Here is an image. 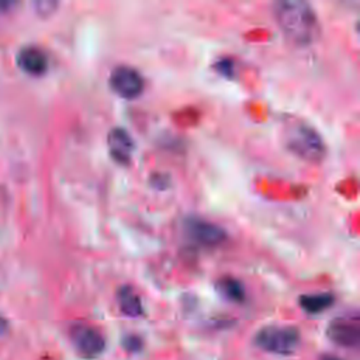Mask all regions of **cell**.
I'll return each instance as SVG.
<instances>
[{
  "label": "cell",
  "instance_id": "2e32d148",
  "mask_svg": "<svg viewBox=\"0 0 360 360\" xmlns=\"http://www.w3.org/2000/svg\"><path fill=\"white\" fill-rule=\"evenodd\" d=\"M7 329H8V322H7V319L0 314V335L6 333Z\"/></svg>",
  "mask_w": 360,
  "mask_h": 360
},
{
  "label": "cell",
  "instance_id": "52a82bcc",
  "mask_svg": "<svg viewBox=\"0 0 360 360\" xmlns=\"http://www.w3.org/2000/svg\"><path fill=\"white\" fill-rule=\"evenodd\" d=\"M186 235L201 246H217L226 239V232L219 225L201 218L190 217L184 221Z\"/></svg>",
  "mask_w": 360,
  "mask_h": 360
},
{
  "label": "cell",
  "instance_id": "8fae6325",
  "mask_svg": "<svg viewBox=\"0 0 360 360\" xmlns=\"http://www.w3.org/2000/svg\"><path fill=\"white\" fill-rule=\"evenodd\" d=\"M333 301H335V297L329 292L307 294L300 297V305L308 314H319L326 308L332 307Z\"/></svg>",
  "mask_w": 360,
  "mask_h": 360
},
{
  "label": "cell",
  "instance_id": "7a4b0ae2",
  "mask_svg": "<svg viewBox=\"0 0 360 360\" xmlns=\"http://www.w3.org/2000/svg\"><path fill=\"white\" fill-rule=\"evenodd\" d=\"M287 148L298 158L316 163L321 162L326 153L325 142L321 135L308 124H292L285 134Z\"/></svg>",
  "mask_w": 360,
  "mask_h": 360
},
{
  "label": "cell",
  "instance_id": "6da1fadb",
  "mask_svg": "<svg viewBox=\"0 0 360 360\" xmlns=\"http://www.w3.org/2000/svg\"><path fill=\"white\" fill-rule=\"evenodd\" d=\"M273 14L283 34L294 45H311L319 37L316 13L307 1L280 0L273 4Z\"/></svg>",
  "mask_w": 360,
  "mask_h": 360
},
{
  "label": "cell",
  "instance_id": "7c38bea8",
  "mask_svg": "<svg viewBox=\"0 0 360 360\" xmlns=\"http://www.w3.org/2000/svg\"><path fill=\"white\" fill-rule=\"evenodd\" d=\"M217 290L224 298L233 302H242L246 297L243 284L233 277H222L221 280H218Z\"/></svg>",
  "mask_w": 360,
  "mask_h": 360
},
{
  "label": "cell",
  "instance_id": "9a60e30c",
  "mask_svg": "<svg viewBox=\"0 0 360 360\" xmlns=\"http://www.w3.org/2000/svg\"><path fill=\"white\" fill-rule=\"evenodd\" d=\"M14 6L13 1H4V0H0V15L4 14L6 11H8L11 7Z\"/></svg>",
  "mask_w": 360,
  "mask_h": 360
},
{
  "label": "cell",
  "instance_id": "4fadbf2b",
  "mask_svg": "<svg viewBox=\"0 0 360 360\" xmlns=\"http://www.w3.org/2000/svg\"><path fill=\"white\" fill-rule=\"evenodd\" d=\"M214 69L221 73L222 76L225 77H232L235 75V63L232 59L229 58H222L219 59L215 65H214Z\"/></svg>",
  "mask_w": 360,
  "mask_h": 360
},
{
  "label": "cell",
  "instance_id": "ba28073f",
  "mask_svg": "<svg viewBox=\"0 0 360 360\" xmlns=\"http://www.w3.org/2000/svg\"><path fill=\"white\" fill-rule=\"evenodd\" d=\"M17 65L31 76H41L48 69V56L37 46H25L17 55Z\"/></svg>",
  "mask_w": 360,
  "mask_h": 360
},
{
  "label": "cell",
  "instance_id": "5b68a950",
  "mask_svg": "<svg viewBox=\"0 0 360 360\" xmlns=\"http://www.w3.org/2000/svg\"><path fill=\"white\" fill-rule=\"evenodd\" d=\"M70 340L76 352L86 359L100 356L105 347L103 335L93 326L84 323H76L70 328Z\"/></svg>",
  "mask_w": 360,
  "mask_h": 360
},
{
  "label": "cell",
  "instance_id": "9c48e42d",
  "mask_svg": "<svg viewBox=\"0 0 360 360\" xmlns=\"http://www.w3.org/2000/svg\"><path fill=\"white\" fill-rule=\"evenodd\" d=\"M108 149L114 160L118 163H128L131 160V155L134 152L135 143L131 135L122 128H112L107 138Z\"/></svg>",
  "mask_w": 360,
  "mask_h": 360
},
{
  "label": "cell",
  "instance_id": "30bf717a",
  "mask_svg": "<svg viewBox=\"0 0 360 360\" xmlns=\"http://www.w3.org/2000/svg\"><path fill=\"white\" fill-rule=\"evenodd\" d=\"M117 301L120 305V309L127 316H139L142 314V302L138 294L128 285H124L118 290Z\"/></svg>",
  "mask_w": 360,
  "mask_h": 360
},
{
  "label": "cell",
  "instance_id": "e0dca14e",
  "mask_svg": "<svg viewBox=\"0 0 360 360\" xmlns=\"http://www.w3.org/2000/svg\"><path fill=\"white\" fill-rule=\"evenodd\" d=\"M322 360H340V359L333 357V356H323V357H322Z\"/></svg>",
  "mask_w": 360,
  "mask_h": 360
},
{
  "label": "cell",
  "instance_id": "277c9868",
  "mask_svg": "<svg viewBox=\"0 0 360 360\" xmlns=\"http://www.w3.org/2000/svg\"><path fill=\"white\" fill-rule=\"evenodd\" d=\"M328 338L342 347H357L360 345V318L357 314H347L330 321L326 329Z\"/></svg>",
  "mask_w": 360,
  "mask_h": 360
},
{
  "label": "cell",
  "instance_id": "8992f818",
  "mask_svg": "<svg viewBox=\"0 0 360 360\" xmlns=\"http://www.w3.org/2000/svg\"><path fill=\"white\" fill-rule=\"evenodd\" d=\"M110 86L122 98H135L143 89L145 82L141 73L129 66H118L110 75Z\"/></svg>",
  "mask_w": 360,
  "mask_h": 360
},
{
  "label": "cell",
  "instance_id": "3957f363",
  "mask_svg": "<svg viewBox=\"0 0 360 360\" xmlns=\"http://www.w3.org/2000/svg\"><path fill=\"white\" fill-rule=\"evenodd\" d=\"M300 332L294 326H264L255 336V343L260 349L283 356L294 353L300 345Z\"/></svg>",
  "mask_w": 360,
  "mask_h": 360
},
{
  "label": "cell",
  "instance_id": "5bb4252c",
  "mask_svg": "<svg viewBox=\"0 0 360 360\" xmlns=\"http://www.w3.org/2000/svg\"><path fill=\"white\" fill-rule=\"evenodd\" d=\"M56 6H58V3H55V1H39V3H37V11L42 15H48V14L53 13Z\"/></svg>",
  "mask_w": 360,
  "mask_h": 360
}]
</instances>
